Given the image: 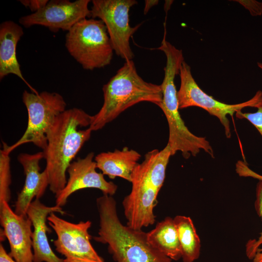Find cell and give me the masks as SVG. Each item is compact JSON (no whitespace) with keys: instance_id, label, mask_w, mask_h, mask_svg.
I'll list each match as a JSON object with an SVG mask.
<instances>
[{"instance_id":"6da1fadb","label":"cell","mask_w":262,"mask_h":262,"mask_svg":"<svg viewBox=\"0 0 262 262\" xmlns=\"http://www.w3.org/2000/svg\"><path fill=\"white\" fill-rule=\"evenodd\" d=\"M92 118L81 109L66 110L56 117L47 133V146L43 152L49 189L55 196L65 187L69 166L91 137Z\"/></svg>"},{"instance_id":"7a4b0ae2","label":"cell","mask_w":262,"mask_h":262,"mask_svg":"<svg viewBox=\"0 0 262 262\" xmlns=\"http://www.w3.org/2000/svg\"><path fill=\"white\" fill-rule=\"evenodd\" d=\"M99 215L96 242L107 244L115 262H172L147 241V233L123 225L117 215L116 202L112 196L103 194L96 199Z\"/></svg>"},{"instance_id":"3957f363","label":"cell","mask_w":262,"mask_h":262,"mask_svg":"<svg viewBox=\"0 0 262 262\" xmlns=\"http://www.w3.org/2000/svg\"><path fill=\"white\" fill-rule=\"evenodd\" d=\"M103 103L99 111L92 115L89 128L96 131L115 119L132 106L143 101L158 106L163 99L161 85L148 82L138 74L132 60L125 61L102 87Z\"/></svg>"},{"instance_id":"277c9868","label":"cell","mask_w":262,"mask_h":262,"mask_svg":"<svg viewBox=\"0 0 262 262\" xmlns=\"http://www.w3.org/2000/svg\"><path fill=\"white\" fill-rule=\"evenodd\" d=\"M66 47L86 70L109 65L114 51L106 27L100 19L84 18L74 25L66 36Z\"/></svg>"},{"instance_id":"5b68a950","label":"cell","mask_w":262,"mask_h":262,"mask_svg":"<svg viewBox=\"0 0 262 262\" xmlns=\"http://www.w3.org/2000/svg\"><path fill=\"white\" fill-rule=\"evenodd\" d=\"M176 74L171 71L164 73L161 84L163 99L159 107L164 113L169 128L168 144L172 156L178 151L184 158L196 156L201 150L214 158V153L209 142L205 137L192 133L185 125L179 112L177 91L175 84Z\"/></svg>"},{"instance_id":"8992f818","label":"cell","mask_w":262,"mask_h":262,"mask_svg":"<svg viewBox=\"0 0 262 262\" xmlns=\"http://www.w3.org/2000/svg\"><path fill=\"white\" fill-rule=\"evenodd\" d=\"M22 101L28 112L27 128L20 138L8 147L11 152L24 144L32 143L45 150L47 146V133L56 117L66 110V102L56 92L43 91L30 93L25 90Z\"/></svg>"},{"instance_id":"52a82bcc","label":"cell","mask_w":262,"mask_h":262,"mask_svg":"<svg viewBox=\"0 0 262 262\" xmlns=\"http://www.w3.org/2000/svg\"><path fill=\"white\" fill-rule=\"evenodd\" d=\"M179 75L180 84L177 91L179 109L193 106L203 109L219 119L228 138L230 137L231 132L227 115L233 116L246 107L257 108L262 96V91L259 90L251 99L245 102L233 104L225 103L206 94L200 88L192 76L190 66L185 61L180 66Z\"/></svg>"},{"instance_id":"ba28073f","label":"cell","mask_w":262,"mask_h":262,"mask_svg":"<svg viewBox=\"0 0 262 262\" xmlns=\"http://www.w3.org/2000/svg\"><path fill=\"white\" fill-rule=\"evenodd\" d=\"M92 18H98L105 24L115 53L125 61L132 60L134 54L130 40L139 25L129 23V11L137 3L135 0H93Z\"/></svg>"},{"instance_id":"9c48e42d","label":"cell","mask_w":262,"mask_h":262,"mask_svg":"<svg viewBox=\"0 0 262 262\" xmlns=\"http://www.w3.org/2000/svg\"><path fill=\"white\" fill-rule=\"evenodd\" d=\"M55 213H51L47 220L56 234L53 245L55 250L65 257L64 262H104L90 242L92 237L88 230L92 222L90 220L74 223Z\"/></svg>"},{"instance_id":"30bf717a","label":"cell","mask_w":262,"mask_h":262,"mask_svg":"<svg viewBox=\"0 0 262 262\" xmlns=\"http://www.w3.org/2000/svg\"><path fill=\"white\" fill-rule=\"evenodd\" d=\"M89 0L49 1L43 8L35 13L22 16L19 23L26 28L41 25L51 31H68L80 20L91 17L88 8Z\"/></svg>"},{"instance_id":"8fae6325","label":"cell","mask_w":262,"mask_h":262,"mask_svg":"<svg viewBox=\"0 0 262 262\" xmlns=\"http://www.w3.org/2000/svg\"><path fill=\"white\" fill-rule=\"evenodd\" d=\"M93 152L84 158H78L69 166L67 173L68 177L64 189L56 196L55 205L62 207L68 197L74 192L85 188L100 190L104 195L113 196L117 186L112 181H107L102 173L96 170L97 165Z\"/></svg>"},{"instance_id":"7c38bea8","label":"cell","mask_w":262,"mask_h":262,"mask_svg":"<svg viewBox=\"0 0 262 262\" xmlns=\"http://www.w3.org/2000/svg\"><path fill=\"white\" fill-rule=\"evenodd\" d=\"M1 233L9 242L10 256L17 262H33L32 246V223L27 215H19L8 202L0 203Z\"/></svg>"},{"instance_id":"4fadbf2b","label":"cell","mask_w":262,"mask_h":262,"mask_svg":"<svg viewBox=\"0 0 262 262\" xmlns=\"http://www.w3.org/2000/svg\"><path fill=\"white\" fill-rule=\"evenodd\" d=\"M44 159V153H20L17 160L22 166L25 176L23 188L18 193L14 212L19 215L26 216L29 207L33 199H40L49 185L47 171L40 172L39 162Z\"/></svg>"},{"instance_id":"5bb4252c","label":"cell","mask_w":262,"mask_h":262,"mask_svg":"<svg viewBox=\"0 0 262 262\" xmlns=\"http://www.w3.org/2000/svg\"><path fill=\"white\" fill-rule=\"evenodd\" d=\"M52 213L65 214L62 207L47 206L35 198L28 209L27 215L33 227L32 238L33 262H64L63 259L58 257L52 250L47 237V232L51 230L47 221Z\"/></svg>"},{"instance_id":"9a60e30c","label":"cell","mask_w":262,"mask_h":262,"mask_svg":"<svg viewBox=\"0 0 262 262\" xmlns=\"http://www.w3.org/2000/svg\"><path fill=\"white\" fill-rule=\"evenodd\" d=\"M21 26L8 20L0 25V79L9 74L16 75L21 79L34 93H38L24 78L18 62L16 49L23 34Z\"/></svg>"},{"instance_id":"2e32d148","label":"cell","mask_w":262,"mask_h":262,"mask_svg":"<svg viewBox=\"0 0 262 262\" xmlns=\"http://www.w3.org/2000/svg\"><path fill=\"white\" fill-rule=\"evenodd\" d=\"M141 155L125 147L122 150L103 152L94 158L97 168L111 179L120 177L131 182L134 169L138 164Z\"/></svg>"},{"instance_id":"e0dca14e","label":"cell","mask_w":262,"mask_h":262,"mask_svg":"<svg viewBox=\"0 0 262 262\" xmlns=\"http://www.w3.org/2000/svg\"><path fill=\"white\" fill-rule=\"evenodd\" d=\"M149 243L172 261L181 258V247L173 218L167 216L147 232Z\"/></svg>"},{"instance_id":"ac0fdd59","label":"cell","mask_w":262,"mask_h":262,"mask_svg":"<svg viewBox=\"0 0 262 262\" xmlns=\"http://www.w3.org/2000/svg\"><path fill=\"white\" fill-rule=\"evenodd\" d=\"M183 262H194L198 259L201 248L199 237L193 222L189 217L177 215L174 218Z\"/></svg>"},{"instance_id":"d6986e66","label":"cell","mask_w":262,"mask_h":262,"mask_svg":"<svg viewBox=\"0 0 262 262\" xmlns=\"http://www.w3.org/2000/svg\"><path fill=\"white\" fill-rule=\"evenodd\" d=\"M236 166V170L240 176L250 177L259 180L256 188L255 208L257 213L262 219V176L251 170L242 161L238 162ZM262 245V230L257 239L250 240L247 242L246 245V253L247 257L250 260H252L257 250Z\"/></svg>"},{"instance_id":"ffe728a7","label":"cell","mask_w":262,"mask_h":262,"mask_svg":"<svg viewBox=\"0 0 262 262\" xmlns=\"http://www.w3.org/2000/svg\"><path fill=\"white\" fill-rule=\"evenodd\" d=\"M8 147V145L2 142V148L0 150V203L3 201L9 202L11 199V152Z\"/></svg>"},{"instance_id":"44dd1931","label":"cell","mask_w":262,"mask_h":262,"mask_svg":"<svg viewBox=\"0 0 262 262\" xmlns=\"http://www.w3.org/2000/svg\"><path fill=\"white\" fill-rule=\"evenodd\" d=\"M257 111L255 113L237 112L236 116L239 119H246L258 130L262 137V96L260 102L257 107Z\"/></svg>"},{"instance_id":"7402d4cb","label":"cell","mask_w":262,"mask_h":262,"mask_svg":"<svg viewBox=\"0 0 262 262\" xmlns=\"http://www.w3.org/2000/svg\"><path fill=\"white\" fill-rule=\"evenodd\" d=\"M240 3L249 11L253 16H261L262 14V2L254 0H234Z\"/></svg>"},{"instance_id":"603a6c76","label":"cell","mask_w":262,"mask_h":262,"mask_svg":"<svg viewBox=\"0 0 262 262\" xmlns=\"http://www.w3.org/2000/svg\"><path fill=\"white\" fill-rule=\"evenodd\" d=\"M20 2L25 7L30 8L33 13H35L43 8L49 2L48 0H21Z\"/></svg>"},{"instance_id":"cb8c5ba5","label":"cell","mask_w":262,"mask_h":262,"mask_svg":"<svg viewBox=\"0 0 262 262\" xmlns=\"http://www.w3.org/2000/svg\"><path fill=\"white\" fill-rule=\"evenodd\" d=\"M0 262H17L6 251L2 244H0Z\"/></svg>"},{"instance_id":"d4e9b609","label":"cell","mask_w":262,"mask_h":262,"mask_svg":"<svg viewBox=\"0 0 262 262\" xmlns=\"http://www.w3.org/2000/svg\"><path fill=\"white\" fill-rule=\"evenodd\" d=\"M159 0H147L145 1V7L144 9V14H146L149 10L153 6L157 5Z\"/></svg>"},{"instance_id":"484cf974","label":"cell","mask_w":262,"mask_h":262,"mask_svg":"<svg viewBox=\"0 0 262 262\" xmlns=\"http://www.w3.org/2000/svg\"><path fill=\"white\" fill-rule=\"evenodd\" d=\"M252 262H262V248H259L254 258H253Z\"/></svg>"},{"instance_id":"4316f807","label":"cell","mask_w":262,"mask_h":262,"mask_svg":"<svg viewBox=\"0 0 262 262\" xmlns=\"http://www.w3.org/2000/svg\"><path fill=\"white\" fill-rule=\"evenodd\" d=\"M257 65L258 66V67L261 68V69H262V63H259L258 62L257 63Z\"/></svg>"}]
</instances>
